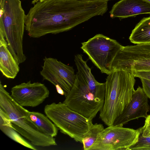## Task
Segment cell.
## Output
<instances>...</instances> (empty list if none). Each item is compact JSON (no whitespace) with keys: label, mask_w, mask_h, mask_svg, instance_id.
Instances as JSON below:
<instances>
[{"label":"cell","mask_w":150,"mask_h":150,"mask_svg":"<svg viewBox=\"0 0 150 150\" xmlns=\"http://www.w3.org/2000/svg\"><path fill=\"white\" fill-rule=\"evenodd\" d=\"M28 117L41 133L52 137L57 135L58 128L46 115L38 112L29 111Z\"/></svg>","instance_id":"16"},{"label":"cell","mask_w":150,"mask_h":150,"mask_svg":"<svg viewBox=\"0 0 150 150\" xmlns=\"http://www.w3.org/2000/svg\"><path fill=\"white\" fill-rule=\"evenodd\" d=\"M142 88L148 98L150 99V80L144 78H140Z\"/></svg>","instance_id":"22"},{"label":"cell","mask_w":150,"mask_h":150,"mask_svg":"<svg viewBox=\"0 0 150 150\" xmlns=\"http://www.w3.org/2000/svg\"><path fill=\"white\" fill-rule=\"evenodd\" d=\"M129 39L134 44H150V16L143 18L136 25Z\"/></svg>","instance_id":"17"},{"label":"cell","mask_w":150,"mask_h":150,"mask_svg":"<svg viewBox=\"0 0 150 150\" xmlns=\"http://www.w3.org/2000/svg\"><path fill=\"white\" fill-rule=\"evenodd\" d=\"M0 34L16 61L23 63L26 59L23 45L26 15L21 1L0 0Z\"/></svg>","instance_id":"3"},{"label":"cell","mask_w":150,"mask_h":150,"mask_svg":"<svg viewBox=\"0 0 150 150\" xmlns=\"http://www.w3.org/2000/svg\"><path fill=\"white\" fill-rule=\"evenodd\" d=\"M0 129L5 134L15 141L28 148L33 150H37L32 145L23 139L17 133L16 131L10 126L0 124Z\"/></svg>","instance_id":"19"},{"label":"cell","mask_w":150,"mask_h":150,"mask_svg":"<svg viewBox=\"0 0 150 150\" xmlns=\"http://www.w3.org/2000/svg\"><path fill=\"white\" fill-rule=\"evenodd\" d=\"M76 75L73 86L63 103L72 110L93 120L102 109L104 101L80 79L77 73Z\"/></svg>","instance_id":"7"},{"label":"cell","mask_w":150,"mask_h":150,"mask_svg":"<svg viewBox=\"0 0 150 150\" xmlns=\"http://www.w3.org/2000/svg\"><path fill=\"white\" fill-rule=\"evenodd\" d=\"M81 48L102 73L111 72L115 57L124 46L116 40L102 34H97L87 41L81 43Z\"/></svg>","instance_id":"6"},{"label":"cell","mask_w":150,"mask_h":150,"mask_svg":"<svg viewBox=\"0 0 150 150\" xmlns=\"http://www.w3.org/2000/svg\"><path fill=\"white\" fill-rule=\"evenodd\" d=\"M150 110L148 98L142 88L139 86L133 92L132 99L112 125L123 126L128 122L140 117L145 119Z\"/></svg>","instance_id":"12"},{"label":"cell","mask_w":150,"mask_h":150,"mask_svg":"<svg viewBox=\"0 0 150 150\" xmlns=\"http://www.w3.org/2000/svg\"><path fill=\"white\" fill-rule=\"evenodd\" d=\"M135 77L144 78L150 80V71H140L133 74Z\"/></svg>","instance_id":"23"},{"label":"cell","mask_w":150,"mask_h":150,"mask_svg":"<svg viewBox=\"0 0 150 150\" xmlns=\"http://www.w3.org/2000/svg\"><path fill=\"white\" fill-rule=\"evenodd\" d=\"M83 0H47L37 2L26 15L25 29L30 38H39L71 29L89 18Z\"/></svg>","instance_id":"1"},{"label":"cell","mask_w":150,"mask_h":150,"mask_svg":"<svg viewBox=\"0 0 150 150\" xmlns=\"http://www.w3.org/2000/svg\"><path fill=\"white\" fill-rule=\"evenodd\" d=\"M82 57V54H79L74 57V61L78 70L77 73L79 78L97 96L104 100L105 83H100L96 80L91 72V69Z\"/></svg>","instance_id":"14"},{"label":"cell","mask_w":150,"mask_h":150,"mask_svg":"<svg viewBox=\"0 0 150 150\" xmlns=\"http://www.w3.org/2000/svg\"><path fill=\"white\" fill-rule=\"evenodd\" d=\"M47 0H35L34 1H33V2H34V3H36L37 2L40 1H46Z\"/></svg>","instance_id":"25"},{"label":"cell","mask_w":150,"mask_h":150,"mask_svg":"<svg viewBox=\"0 0 150 150\" xmlns=\"http://www.w3.org/2000/svg\"><path fill=\"white\" fill-rule=\"evenodd\" d=\"M11 91L12 98L23 107L37 106L48 97L50 94L49 91L44 84L32 83L30 81L14 86Z\"/></svg>","instance_id":"11"},{"label":"cell","mask_w":150,"mask_h":150,"mask_svg":"<svg viewBox=\"0 0 150 150\" xmlns=\"http://www.w3.org/2000/svg\"><path fill=\"white\" fill-rule=\"evenodd\" d=\"M40 74L43 80L48 81L55 86H59L65 97L73 86L76 77L73 67L57 59L45 57Z\"/></svg>","instance_id":"10"},{"label":"cell","mask_w":150,"mask_h":150,"mask_svg":"<svg viewBox=\"0 0 150 150\" xmlns=\"http://www.w3.org/2000/svg\"><path fill=\"white\" fill-rule=\"evenodd\" d=\"M19 64L9 51L4 36H0V70L8 79H14L20 71Z\"/></svg>","instance_id":"15"},{"label":"cell","mask_w":150,"mask_h":150,"mask_svg":"<svg viewBox=\"0 0 150 150\" xmlns=\"http://www.w3.org/2000/svg\"><path fill=\"white\" fill-rule=\"evenodd\" d=\"M135 78L130 72L117 70L112 72L106 79L105 100L99 117L108 126L113 125L130 102L134 90Z\"/></svg>","instance_id":"2"},{"label":"cell","mask_w":150,"mask_h":150,"mask_svg":"<svg viewBox=\"0 0 150 150\" xmlns=\"http://www.w3.org/2000/svg\"><path fill=\"white\" fill-rule=\"evenodd\" d=\"M141 128L142 136H150V115L146 118L144 125Z\"/></svg>","instance_id":"21"},{"label":"cell","mask_w":150,"mask_h":150,"mask_svg":"<svg viewBox=\"0 0 150 150\" xmlns=\"http://www.w3.org/2000/svg\"><path fill=\"white\" fill-rule=\"evenodd\" d=\"M0 108L9 118L11 127L34 145L42 147L57 145L55 139L39 131L28 117L29 111L19 105L0 82Z\"/></svg>","instance_id":"4"},{"label":"cell","mask_w":150,"mask_h":150,"mask_svg":"<svg viewBox=\"0 0 150 150\" xmlns=\"http://www.w3.org/2000/svg\"><path fill=\"white\" fill-rule=\"evenodd\" d=\"M44 110L46 115L62 133L76 142L82 143L84 135L93 124L92 119L72 110L63 102L47 105Z\"/></svg>","instance_id":"5"},{"label":"cell","mask_w":150,"mask_h":150,"mask_svg":"<svg viewBox=\"0 0 150 150\" xmlns=\"http://www.w3.org/2000/svg\"><path fill=\"white\" fill-rule=\"evenodd\" d=\"M109 13L111 18L121 19L150 14V4L144 0H121L113 5Z\"/></svg>","instance_id":"13"},{"label":"cell","mask_w":150,"mask_h":150,"mask_svg":"<svg viewBox=\"0 0 150 150\" xmlns=\"http://www.w3.org/2000/svg\"><path fill=\"white\" fill-rule=\"evenodd\" d=\"M150 4V0H144Z\"/></svg>","instance_id":"26"},{"label":"cell","mask_w":150,"mask_h":150,"mask_svg":"<svg viewBox=\"0 0 150 150\" xmlns=\"http://www.w3.org/2000/svg\"><path fill=\"white\" fill-rule=\"evenodd\" d=\"M141 133L137 142L130 147V150H150V136L144 137Z\"/></svg>","instance_id":"20"},{"label":"cell","mask_w":150,"mask_h":150,"mask_svg":"<svg viewBox=\"0 0 150 150\" xmlns=\"http://www.w3.org/2000/svg\"><path fill=\"white\" fill-rule=\"evenodd\" d=\"M105 0V1H108L111 0Z\"/></svg>","instance_id":"27"},{"label":"cell","mask_w":150,"mask_h":150,"mask_svg":"<svg viewBox=\"0 0 150 150\" xmlns=\"http://www.w3.org/2000/svg\"><path fill=\"white\" fill-rule=\"evenodd\" d=\"M124 71L134 73L150 71V44L124 46L112 63L111 72Z\"/></svg>","instance_id":"8"},{"label":"cell","mask_w":150,"mask_h":150,"mask_svg":"<svg viewBox=\"0 0 150 150\" xmlns=\"http://www.w3.org/2000/svg\"><path fill=\"white\" fill-rule=\"evenodd\" d=\"M140 133L141 128L135 130L120 125L109 126L100 133L89 150H130Z\"/></svg>","instance_id":"9"},{"label":"cell","mask_w":150,"mask_h":150,"mask_svg":"<svg viewBox=\"0 0 150 150\" xmlns=\"http://www.w3.org/2000/svg\"><path fill=\"white\" fill-rule=\"evenodd\" d=\"M55 88L57 93L62 95H64V93L62 88L59 85H57L55 86Z\"/></svg>","instance_id":"24"},{"label":"cell","mask_w":150,"mask_h":150,"mask_svg":"<svg viewBox=\"0 0 150 150\" xmlns=\"http://www.w3.org/2000/svg\"><path fill=\"white\" fill-rule=\"evenodd\" d=\"M104 129L103 125L101 124L96 123L93 124L83 137L82 143L83 144V150H89Z\"/></svg>","instance_id":"18"}]
</instances>
